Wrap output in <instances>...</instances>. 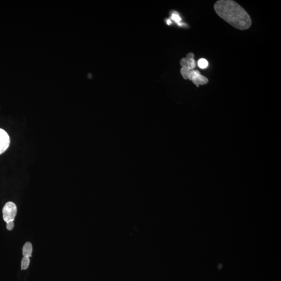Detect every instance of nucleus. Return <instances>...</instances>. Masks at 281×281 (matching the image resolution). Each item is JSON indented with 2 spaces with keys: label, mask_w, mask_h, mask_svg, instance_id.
<instances>
[{
  "label": "nucleus",
  "mask_w": 281,
  "mask_h": 281,
  "mask_svg": "<svg viewBox=\"0 0 281 281\" xmlns=\"http://www.w3.org/2000/svg\"><path fill=\"white\" fill-rule=\"evenodd\" d=\"M214 10L220 17L237 29L245 30L251 25L249 15L234 1H218L214 4Z\"/></svg>",
  "instance_id": "f257e3e1"
},
{
  "label": "nucleus",
  "mask_w": 281,
  "mask_h": 281,
  "mask_svg": "<svg viewBox=\"0 0 281 281\" xmlns=\"http://www.w3.org/2000/svg\"><path fill=\"white\" fill-rule=\"evenodd\" d=\"M17 212V209L15 204L12 201L6 203L2 210L3 219L6 223L14 221Z\"/></svg>",
  "instance_id": "f03ea898"
},
{
  "label": "nucleus",
  "mask_w": 281,
  "mask_h": 281,
  "mask_svg": "<svg viewBox=\"0 0 281 281\" xmlns=\"http://www.w3.org/2000/svg\"><path fill=\"white\" fill-rule=\"evenodd\" d=\"M10 143V137L8 132L4 129L0 128V155L8 150Z\"/></svg>",
  "instance_id": "7ed1b4c3"
},
{
  "label": "nucleus",
  "mask_w": 281,
  "mask_h": 281,
  "mask_svg": "<svg viewBox=\"0 0 281 281\" xmlns=\"http://www.w3.org/2000/svg\"><path fill=\"white\" fill-rule=\"evenodd\" d=\"M191 81L197 87H199L200 85H205L208 82L207 78L201 75L198 70H195V75Z\"/></svg>",
  "instance_id": "20e7f679"
},
{
  "label": "nucleus",
  "mask_w": 281,
  "mask_h": 281,
  "mask_svg": "<svg viewBox=\"0 0 281 281\" xmlns=\"http://www.w3.org/2000/svg\"><path fill=\"white\" fill-rule=\"evenodd\" d=\"M32 252V246L31 243L27 242L23 245V257L30 258Z\"/></svg>",
  "instance_id": "39448f33"
},
{
  "label": "nucleus",
  "mask_w": 281,
  "mask_h": 281,
  "mask_svg": "<svg viewBox=\"0 0 281 281\" xmlns=\"http://www.w3.org/2000/svg\"><path fill=\"white\" fill-rule=\"evenodd\" d=\"M29 263H30V258L23 257L21 262V269L22 270L27 269L28 268Z\"/></svg>",
  "instance_id": "423d86ee"
},
{
  "label": "nucleus",
  "mask_w": 281,
  "mask_h": 281,
  "mask_svg": "<svg viewBox=\"0 0 281 281\" xmlns=\"http://www.w3.org/2000/svg\"><path fill=\"white\" fill-rule=\"evenodd\" d=\"M191 70L188 67H182L181 69V74L184 79H188V75Z\"/></svg>",
  "instance_id": "0eeeda50"
},
{
  "label": "nucleus",
  "mask_w": 281,
  "mask_h": 281,
  "mask_svg": "<svg viewBox=\"0 0 281 281\" xmlns=\"http://www.w3.org/2000/svg\"><path fill=\"white\" fill-rule=\"evenodd\" d=\"M199 67L201 69H205L208 66V62L205 58H201L198 62Z\"/></svg>",
  "instance_id": "6e6552de"
},
{
  "label": "nucleus",
  "mask_w": 281,
  "mask_h": 281,
  "mask_svg": "<svg viewBox=\"0 0 281 281\" xmlns=\"http://www.w3.org/2000/svg\"><path fill=\"white\" fill-rule=\"evenodd\" d=\"M196 67V62L194 58L188 59V68L190 70H193Z\"/></svg>",
  "instance_id": "1a4fd4ad"
},
{
  "label": "nucleus",
  "mask_w": 281,
  "mask_h": 281,
  "mask_svg": "<svg viewBox=\"0 0 281 281\" xmlns=\"http://www.w3.org/2000/svg\"><path fill=\"white\" fill-rule=\"evenodd\" d=\"M171 18H172V19H173V21H175L177 23H180V21H181L180 17L177 14H172Z\"/></svg>",
  "instance_id": "9d476101"
},
{
  "label": "nucleus",
  "mask_w": 281,
  "mask_h": 281,
  "mask_svg": "<svg viewBox=\"0 0 281 281\" xmlns=\"http://www.w3.org/2000/svg\"><path fill=\"white\" fill-rule=\"evenodd\" d=\"M180 65L182 67H188V59L186 57L181 59Z\"/></svg>",
  "instance_id": "9b49d317"
},
{
  "label": "nucleus",
  "mask_w": 281,
  "mask_h": 281,
  "mask_svg": "<svg viewBox=\"0 0 281 281\" xmlns=\"http://www.w3.org/2000/svg\"><path fill=\"white\" fill-rule=\"evenodd\" d=\"M14 224L13 221L6 223V228L8 230H9V231L12 230L14 228Z\"/></svg>",
  "instance_id": "f8f14e48"
},
{
  "label": "nucleus",
  "mask_w": 281,
  "mask_h": 281,
  "mask_svg": "<svg viewBox=\"0 0 281 281\" xmlns=\"http://www.w3.org/2000/svg\"><path fill=\"white\" fill-rule=\"evenodd\" d=\"M186 58L188 59H191V58H194V54L193 53H189L188 54H187L186 55Z\"/></svg>",
  "instance_id": "ddd939ff"
},
{
  "label": "nucleus",
  "mask_w": 281,
  "mask_h": 281,
  "mask_svg": "<svg viewBox=\"0 0 281 281\" xmlns=\"http://www.w3.org/2000/svg\"><path fill=\"white\" fill-rule=\"evenodd\" d=\"M167 23L168 25H169L171 23V21L170 19H168V20L167 21Z\"/></svg>",
  "instance_id": "4468645a"
}]
</instances>
